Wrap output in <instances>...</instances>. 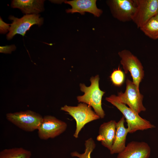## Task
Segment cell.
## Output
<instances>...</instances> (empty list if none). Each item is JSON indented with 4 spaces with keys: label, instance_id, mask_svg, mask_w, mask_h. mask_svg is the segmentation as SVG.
<instances>
[{
    "label": "cell",
    "instance_id": "3",
    "mask_svg": "<svg viewBox=\"0 0 158 158\" xmlns=\"http://www.w3.org/2000/svg\"><path fill=\"white\" fill-rule=\"evenodd\" d=\"M61 109L67 112L75 120L76 128L73 136L76 138L78 137L80 132L86 124L100 118L91 106L84 103H80L77 106L66 105Z\"/></svg>",
    "mask_w": 158,
    "mask_h": 158
},
{
    "label": "cell",
    "instance_id": "19",
    "mask_svg": "<svg viewBox=\"0 0 158 158\" xmlns=\"http://www.w3.org/2000/svg\"><path fill=\"white\" fill-rule=\"evenodd\" d=\"M110 78L113 84L115 86H120L123 83L125 79L123 72L120 68L114 70L111 73Z\"/></svg>",
    "mask_w": 158,
    "mask_h": 158
},
{
    "label": "cell",
    "instance_id": "20",
    "mask_svg": "<svg viewBox=\"0 0 158 158\" xmlns=\"http://www.w3.org/2000/svg\"><path fill=\"white\" fill-rule=\"evenodd\" d=\"M11 24L4 22L2 18H0V32L1 34H5L9 31Z\"/></svg>",
    "mask_w": 158,
    "mask_h": 158
},
{
    "label": "cell",
    "instance_id": "22",
    "mask_svg": "<svg viewBox=\"0 0 158 158\" xmlns=\"http://www.w3.org/2000/svg\"><path fill=\"white\" fill-rule=\"evenodd\" d=\"M154 17H155L156 18H157L158 19V14H157Z\"/></svg>",
    "mask_w": 158,
    "mask_h": 158
},
{
    "label": "cell",
    "instance_id": "11",
    "mask_svg": "<svg viewBox=\"0 0 158 158\" xmlns=\"http://www.w3.org/2000/svg\"><path fill=\"white\" fill-rule=\"evenodd\" d=\"M150 152V147L146 142L132 141L118 154L116 158H149Z\"/></svg>",
    "mask_w": 158,
    "mask_h": 158
},
{
    "label": "cell",
    "instance_id": "21",
    "mask_svg": "<svg viewBox=\"0 0 158 158\" xmlns=\"http://www.w3.org/2000/svg\"><path fill=\"white\" fill-rule=\"evenodd\" d=\"M16 47L15 45H7L0 47V52L1 53L10 54L13 51L16 50Z\"/></svg>",
    "mask_w": 158,
    "mask_h": 158
},
{
    "label": "cell",
    "instance_id": "15",
    "mask_svg": "<svg viewBox=\"0 0 158 158\" xmlns=\"http://www.w3.org/2000/svg\"><path fill=\"white\" fill-rule=\"evenodd\" d=\"M44 0H14L11 4L13 8H18L26 14H38L44 11Z\"/></svg>",
    "mask_w": 158,
    "mask_h": 158
},
{
    "label": "cell",
    "instance_id": "8",
    "mask_svg": "<svg viewBox=\"0 0 158 158\" xmlns=\"http://www.w3.org/2000/svg\"><path fill=\"white\" fill-rule=\"evenodd\" d=\"M136 9L132 20L138 28L158 14V0H135Z\"/></svg>",
    "mask_w": 158,
    "mask_h": 158
},
{
    "label": "cell",
    "instance_id": "7",
    "mask_svg": "<svg viewBox=\"0 0 158 158\" xmlns=\"http://www.w3.org/2000/svg\"><path fill=\"white\" fill-rule=\"evenodd\" d=\"M9 19L12 21L11 24L9 33L7 35L8 40L12 39L16 34L24 36L26 32L34 25L39 27L43 24L44 19L39 14H26L20 18L10 16Z\"/></svg>",
    "mask_w": 158,
    "mask_h": 158
},
{
    "label": "cell",
    "instance_id": "14",
    "mask_svg": "<svg viewBox=\"0 0 158 158\" xmlns=\"http://www.w3.org/2000/svg\"><path fill=\"white\" fill-rule=\"evenodd\" d=\"M125 118L123 116L116 123V132L114 141L111 150L110 154H118L126 147V142L127 134L129 133L128 128L124 125Z\"/></svg>",
    "mask_w": 158,
    "mask_h": 158
},
{
    "label": "cell",
    "instance_id": "10",
    "mask_svg": "<svg viewBox=\"0 0 158 158\" xmlns=\"http://www.w3.org/2000/svg\"><path fill=\"white\" fill-rule=\"evenodd\" d=\"M108 3L114 18L123 22L132 20L136 8L135 0H112Z\"/></svg>",
    "mask_w": 158,
    "mask_h": 158
},
{
    "label": "cell",
    "instance_id": "6",
    "mask_svg": "<svg viewBox=\"0 0 158 158\" xmlns=\"http://www.w3.org/2000/svg\"><path fill=\"white\" fill-rule=\"evenodd\" d=\"M126 87L124 93L121 92L117 96L113 95L114 98L120 102L128 105L129 107L138 114L146 111L142 101L143 95L140 92L133 81L126 80Z\"/></svg>",
    "mask_w": 158,
    "mask_h": 158
},
{
    "label": "cell",
    "instance_id": "5",
    "mask_svg": "<svg viewBox=\"0 0 158 158\" xmlns=\"http://www.w3.org/2000/svg\"><path fill=\"white\" fill-rule=\"evenodd\" d=\"M121 59L120 62L124 72H129L133 79V82L139 90L140 83L144 76L143 68L140 61L130 51L126 49L121 50L118 53Z\"/></svg>",
    "mask_w": 158,
    "mask_h": 158
},
{
    "label": "cell",
    "instance_id": "16",
    "mask_svg": "<svg viewBox=\"0 0 158 158\" xmlns=\"http://www.w3.org/2000/svg\"><path fill=\"white\" fill-rule=\"evenodd\" d=\"M31 152L22 147L6 149L0 152V158H30Z\"/></svg>",
    "mask_w": 158,
    "mask_h": 158
},
{
    "label": "cell",
    "instance_id": "4",
    "mask_svg": "<svg viewBox=\"0 0 158 158\" xmlns=\"http://www.w3.org/2000/svg\"><path fill=\"white\" fill-rule=\"evenodd\" d=\"M6 118L10 122L27 132L37 130L43 118L39 114L29 110L8 113Z\"/></svg>",
    "mask_w": 158,
    "mask_h": 158
},
{
    "label": "cell",
    "instance_id": "13",
    "mask_svg": "<svg viewBox=\"0 0 158 158\" xmlns=\"http://www.w3.org/2000/svg\"><path fill=\"white\" fill-rule=\"evenodd\" d=\"M117 122L111 120L104 122L100 126L96 139L102 145L111 150L114 143L116 132Z\"/></svg>",
    "mask_w": 158,
    "mask_h": 158
},
{
    "label": "cell",
    "instance_id": "9",
    "mask_svg": "<svg viewBox=\"0 0 158 158\" xmlns=\"http://www.w3.org/2000/svg\"><path fill=\"white\" fill-rule=\"evenodd\" d=\"M67 127L65 122L54 116H45L37 129L38 136L43 140L53 138L65 132Z\"/></svg>",
    "mask_w": 158,
    "mask_h": 158
},
{
    "label": "cell",
    "instance_id": "12",
    "mask_svg": "<svg viewBox=\"0 0 158 158\" xmlns=\"http://www.w3.org/2000/svg\"><path fill=\"white\" fill-rule=\"evenodd\" d=\"M63 2L66 4H69L72 7L71 8L66 10L67 13L78 12L83 15L85 12H88L93 14L95 16L99 17L102 13V10L97 7L96 0H74L64 1Z\"/></svg>",
    "mask_w": 158,
    "mask_h": 158
},
{
    "label": "cell",
    "instance_id": "1",
    "mask_svg": "<svg viewBox=\"0 0 158 158\" xmlns=\"http://www.w3.org/2000/svg\"><path fill=\"white\" fill-rule=\"evenodd\" d=\"M99 76L97 75L91 78V83L89 86L80 83V90L84 94L83 95L78 96L77 99L79 102L85 103L92 107L100 118H103L105 113L102 107V100L105 92L99 88Z\"/></svg>",
    "mask_w": 158,
    "mask_h": 158
},
{
    "label": "cell",
    "instance_id": "17",
    "mask_svg": "<svg viewBox=\"0 0 158 158\" xmlns=\"http://www.w3.org/2000/svg\"><path fill=\"white\" fill-rule=\"evenodd\" d=\"M140 29L151 39L155 40L158 39V19L155 17L150 19Z\"/></svg>",
    "mask_w": 158,
    "mask_h": 158
},
{
    "label": "cell",
    "instance_id": "2",
    "mask_svg": "<svg viewBox=\"0 0 158 158\" xmlns=\"http://www.w3.org/2000/svg\"><path fill=\"white\" fill-rule=\"evenodd\" d=\"M106 100L115 106L123 114L126 119L129 133L155 128V126L149 121L142 118L138 114L128 107L125 104L116 100L113 95L107 97Z\"/></svg>",
    "mask_w": 158,
    "mask_h": 158
},
{
    "label": "cell",
    "instance_id": "18",
    "mask_svg": "<svg viewBox=\"0 0 158 158\" xmlns=\"http://www.w3.org/2000/svg\"><path fill=\"white\" fill-rule=\"evenodd\" d=\"M85 146L84 153L80 154L77 151H74L71 153V156L79 158H91V153L96 147L95 141L92 138H90L85 141Z\"/></svg>",
    "mask_w": 158,
    "mask_h": 158
}]
</instances>
